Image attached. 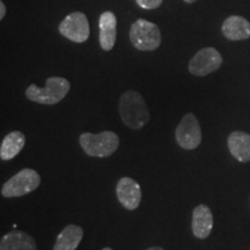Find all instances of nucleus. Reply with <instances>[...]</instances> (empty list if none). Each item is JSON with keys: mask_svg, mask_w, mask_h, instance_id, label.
Masks as SVG:
<instances>
[{"mask_svg": "<svg viewBox=\"0 0 250 250\" xmlns=\"http://www.w3.org/2000/svg\"><path fill=\"white\" fill-rule=\"evenodd\" d=\"M120 114L123 123L132 130H140L149 121L145 100L138 92L127 90L120 99Z\"/></svg>", "mask_w": 250, "mask_h": 250, "instance_id": "f257e3e1", "label": "nucleus"}, {"mask_svg": "<svg viewBox=\"0 0 250 250\" xmlns=\"http://www.w3.org/2000/svg\"><path fill=\"white\" fill-rule=\"evenodd\" d=\"M213 215L206 205L196 206L192 212V232L198 239H206L212 232Z\"/></svg>", "mask_w": 250, "mask_h": 250, "instance_id": "9b49d317", "label": "nucleus"}, {"mask_svg": "<svg viewBox=\"0 0 250 250\" xmlns=\"http://www.w3.org/2000/svg\"><path fill=\"white\" fill-rule=\"evenodd\" d=\"M71 89L70 81L62 77H50L46 79L44 88L30 85L26 90L27 99L40 104L52 105L61 102Z\"/></svg>", "mask_w": 250, "mask_h": 250, "instance_id": "f03ea898", "label": "nucleus"}, {"mask_svg": "<svg viewBox=\"0 0 250 250\" xmlns=\"http://www.w3.org/2000/svg\"><path fill=\"white\" fill-rule=\"evenodd\" d=\"M223 64V56L217 49L204 48L199 50L189 62V72L196 77H205L217 71Z\"/></svg>", "mask_w": 250, "mask_h": 250, "instance_id": "6e6552de", "label": "nucleus"}, {"mask_svg": "<svg viewBox=\"0 0 250 250\" xmlns=\"http://www.w3.org/2000/svg\"><path fill=\"white\" fill-rule=\"evenodd\" d=\"M0 250H36V242L29 234L13 230L2 236Z\"/></svg>", "mask_w": 250, "mask_h": 250, "instance_id": "4468645a", "label": "nucleus"}, {"mask_svg": "<svg viewBox=\"0 0 250 250\" xmlns=\"http://www.w3.org/2000/svg\"><path fill=\"white\" fill-rule=\"evenodd\" d=\"M116 195L118 201L126 210L133 211L138 208L142 201L140 186L131 177H122L116 186Z\"/></svg>", "mask_w": 250, "mask_h": 250, "instance_id": "1a4fd4ad", "label": "nucleus"}, {"mask_svg": "<svg viewBox=\"0 0 250 250\" xmlns=\"http://www.w3.org/2000/svg\"><path fill=\"white\" fill-rule=\"evenodd\" d=\"M41 184V176L36 170L24 168L11 177L1 188V195L6 198L21 197L36 190Z\"/></svg>", "mask_w": 250, "mask_h": 250, "instance_id": "39448f33", "label": "nucleus"}, {"mask_svg": "<svg viewBox=\"0 0 250 250\" xmlns=\"http://www.w3.org/2000/svg\"><path fill=\"white\" fill-rule=\"evenodd\" d=\"M99 41L104 51H110L116 43L117 36V19L112 12H103L99 19Z\"/></svg>", "mask_w": 250, "mask_h": 250, "instance_id": "9d476101", "label": "nucleus"}, {"mask_svg": "<svg viewBox=\"0 0 250 250\" xmlns=\"http://www.w3.org/2000/svg\"><path fill=\"white\" fill-rule=\"evenodd\" d=\"M184 1H186V2H188V4H192V2H195V1H197V0H184Z\"/></svg>", "mask_w": 250, "mask_h": 250, "instance_id": "aec40b11", "label": "nucleus"}, {"mask_svg": "<svg viewBox=\"0 0 250 250\" xmlns=\"http://www.w3.org/2000/svg\"><path fill=\"white\" fill-rule=\"evenodd\" d=\"M58 30L72 42L83 43L88 40L90 34L88 19L81 12H73L62 21Z\"/></svg>", "mask_w": 250, "mask_h": 250, "instance_id": "0eeeda50", "label": "nucleus"}, {"mask_svg": "<svg viewBox=\"0 0 250 250\" xmlns=\"http://www.w3.org/2000/svg\"><path fill=\"white\" fill-rule=\"evenodd\" d=\"M230 154L240 162L250 161V134L243 131H235L227 140Z\"/></svg>", "mask_w": 250, "mask_h": 250, "instance_id": "ddd939ff", "label": "nucleus"}, {"mask_svg": "<svg viewBox=\"0 0 250 250\" xmlns=\"http://www.w3.org/2000/svg\"><path fill=\"white\" fill-rule=\"evenodd\" d=\"M176 142L184 149H195L202 143V130L201 125L195 115L189 112L184 115V117L177 125L175 131Z\"/></svg>", "mask_w": 250, "mask_h": 250, "instance_id": "423d86ee", "label": "nucleus"}, {"mask_svg": "<svg viewBox=\"0 0 250 250\" xmlns=\"http://www.w3.org/2000/svg\"><path fill=\"white\" fill-rule=\"evenodd\" d=\"M80 146L89 156L107 158L114 154L120 146V138L112 131H103L101 133H83L79 138Z\"/></svg>", "mask_w": 250, "mask_h": 250, "instance_id": "7ed1b4c3", "label": "nucleus"}, {"mask_svg": "<svg viewBox=\"0 0 250 250\" xmlns=\"http://www.w3.org/2000/svg\"><path fill=\"white\" fill-rule=\"evenodd\" d=\"M164 0H136L137 5L144 9H155L160 7Z\"/></svg>", "mask_w": 250, "mask_h": 250, "instance_id": "f3484780", "label": "nucleus"}, {"mask_svg": "<svg viewBox=\"0 0 250 250\" xmlns=\"http://www.w3.org/2000/svg\"><path fill=\"white\" fill-rule=\"evenodd\" d=\"M221 30L224 36L229 41L248 40L250 37V22L239 15H232L224 21Z\"/></svg>", "mask_w": 250, "mask_h": 250, "instance_id": "f8f14e48", "label": "nucleus"}, {"mask_svg": "<svg viewBox=\"0 0 250 250\" xmlns=\"http://www.w3.org/2000/svg\"><path fill=\"white\" fill-rule=\"evenodd\" d=\"M130 41L140 51H154L161 44V31L158 24L138 19L130 29Z\"/></svg>", "mask_w": 250, "mask_h": 250, "instance_id": "20e7f679", "label": "nucleus"}, {"mask_svg": "<svg viewBox=\"0 0 250 250\" xmlns=\"http://www.w3.org/2000/svg\"><path fill=\"white\" fill-rule=\"evenodd\" d=\"M83 237V228L77 225H68L59 233L52 250H76Z\"/></svg>", "mask_w": 250, "mask_h": 250, "instance_id": "2eb2a0df", "label": "nucleus"}, {"mask_svg": "<svg viewBox=\"0 0 250 250\" xmlns=\"http://www.w3.org/2000/svg\"><path fill=\"white\" fill-rule=\"evenodd\" d=\"M147 250H164L161 248V247H151V248H148Z\"/></svg>", "mask_w": 250, "mask_h": 250, "instance_id": "6ab92c4d", "label": "nucleus"}, {"mask_svg": "<svg viewBox=\"0 0 250 250\" xmlns=\"http://www.w3.org/2000/svg\"><path fill=\"white\" fill-rule=\"evenodd\" d=\"M102 250H112L111 248H109V247H107V248H103Z\"/></svg>", "mask_w": 250, "mask_h": 250, "instance_id": "412c9836", "label": "nucleus"}, {"mask_svg": "<svg viewBox=\"0 0 250 250\" xmlns=\"http://www.w3.org/2000/svg\"><path fill=\"white\" fill-rule=\"evenodd\" d=\"M26 144V137L20 131H13L2 139L0 146V158L1 160L8 161L14 159Z\"/></svg>", "mask_w": 250, "mask_h": 250, "instance_id": "dca6fc26", "label": "nucleus"}, {"mask_svg": "<svg viewBox=\"0 0 250 250\" xmlns=\"http://www.w3.org/2000/svg\"><path fill=\"white\" fill-rule=\"evenodd\" d=\"M5 14H6L5 4L2 1H0V20H2V19L5 18Z\"/></svg>", "mask_w": 250, "mask_h": 250, "instance_id": "a211bd4d", "label": "nucleus"}]
</instances>
